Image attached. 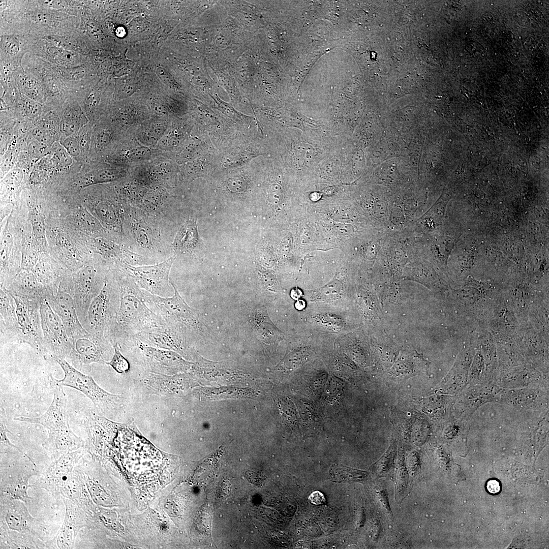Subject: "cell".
<instances>
[{"label": "cell", "mask_w": 549, "mask_h": 549, "mask_svg": "<svg viewBox=\"0 0 549 549\" xmlns=\"http://www.w3.org/2000/svg\"><path fill=\"white\" fill-rule=\"evenodd\" d=\"M114 351L111 359L106 364L111 366L118 373H125L130 369V364L128 360L120 351V348L117 344L113 346Z\"/></svg>", "instance_id": "484cf974"}, {"label": "cell", "mask_w": 549, "mask_h": 549, "mask_svg": "<svg viewBox=\"0 0 549 549\" xmlns=\"http://www.w3.org/2000/svg\"><path fill=\"white\" fill-rule=\"evenodd\" d=\"M408 475L407 470L403 463L400 464L396 475V496L398 499H401L407 487Z\"/></svg>", "instance_id": "83f0119b"}, {"label": "cell", "mask_w": 549, "mask_h": 549, "mask_svg": "<svg viewBox=\"0 0 549 549\" xmlns=\"http://www.w3.org/2000/svg\"><path fill=\"white\" fill-rule=\"evenodd\" d=\"M64 373L60 380L50 377L52 386H68L82 392L93 403L96 411L103 416H110L121 405L120 395L111 394L100 387L93 378L78 370L64 359L56 362Z\"/></svg>", "instance_id": "5b68a950"}, {"label": "cell", "mask_w": 549, "mask_h": 549, "mask_svg": "<svg viewBox=\"0 0 549 549\" xmlns=\"http://www.w3.org/2000/svg\"><path fill=\"white\" fill-rule=\"evenodd\" d=\"M122 261L121 263L132 266L152 265L159 263L158 260L134 252L126 246L121 244Z\"/></svg>", "instance_id": "7402d4cb"}, {"label": "cell", "mask_w": 549, "mask_h": 549, "mask_svg": "<svg viewBox=\"0 0 549 549\" xmlns=\"http://www.w3.org/2000/svg\"><path fill=\"white\" fill-rule=\"evenodd\" d=\"M170 283L174 294L169 297H162L142 290L148 306L168 325L177 327L180 324L194 331H198L200 325L196 311L189 307L181 297L170 278Z\"/></svg>", "instance_id": "52a82bcc"}, {"label": "cell", "mask_w": 549, "mask_h": 549, "mask_svg": "<svg viewBox=\"0 0 549 549\" xmlns=\"http://www.w3.org/2000/svg\"><path fill=\"white\" fill-rule=\"evenodd\" d=\"M28 477L25 476L13 480L7 488V493L14 499H19L25 501L30 498L27 494L28 487Z\"/></svg>", "instance_id": "603a6c76"}, {"label": "cell", "mask_w": 549, "mask_h": 549, "mask_svg": "<svg viewBox=\"0 0 549 549\" xmlns=\"http://www.w3.org/2000/svg\"><path fill=\"white\" fill-rule=\"evenodd\" d=\"M119 303L117 283L110 267L101 291L89 306L83 325L84 328L94 336L106 339V333L116 316Z\"/></svg>", "instance_id": "8992f818"}, {"label": "cell", "mask_w": 549, "mask_h": 549, "mask_svg": "<svg viewBox=\"0 0 549 549\" xmlns=\"http://www.w3.org/2000/svg\"><path fill=\"white\" fill-rule=\"evenodd\" d=\"M110 267V263L95 258L87 261L71 277L69 294L74 300L83 326L89 306L101 291Z\"/></svg>", "instance_id": "277c9868"}, {"label": "cell", "mask_w": 549, "mask_h": 549, "mask_svg": "<svg viewBox=\"0 0 549 549\" xmlns=\"http://www.w3.org/2000/svg\"><path fill=\"white\" fill-rule=\"evenodd\" d=\"M82 454V451L78 449L60 456L46 471L45 475L46 480L59 483L67 480L69 473Z\"/></svg>", "instance_id": "d6986e66"}, {"label": "cell", "mask_w": 549, "mask_h": 549, "mask_svg": "<svg viewBox=\"0 0 549 549\" xmlns=\"http://www.w3.org/2000/svg\"><path fill=\"white\" fill-rule=\"evenodd\" d=\"M125 245L132 251L159 262L169 258L166 227L144 210L124 203Z\"/></svg>", "instance_id": "7a4b0ae2"}, {"label": "cell", "mask_w": 549, "mask_h": 549, "mask_svg": "<svg viewBox=\"0 0 549 549\" xmlns=\"http://www.w3.org/2000/svg\"><path fill=\"white\" fill-rule=\"evenodd\" d=\"M70 339L65 359L78 370L89 371L93 363H106L112 357L113 345L106 339L87 333Z\"/></svg>", "instance_id": "9c48e42d"}, {"label": "cell", "mask_w": 549, "mask_h": 549, "mask_svg": "<svg viewBox=\"0 0 549 549\" xmlns=\"http://www.w3.org/2000/svg\"><path fill=\"white\" fill-rule=\"evenodd\" d=\"M7 416L5 409L1 407L0 411V435H1V452L14 451L17 450L22 453V451L16 446L11 443L7 437V433H11L7 426Z\"/></svg>", "instance_id": "cb8c5ba5"}, {"label": "cell", "mask_w": 549, "mask_h": 549, "mask_svg": "<svg viewBox=\"0 0 549 549\" xmlns=\"http://www.w3.org/2000/svg\"><path fill=\"white\" fill-rule=\"evenodd\" d=\"M301 295L302 292L298 289H293L291 291V296L294 299H298Z\"/></svg>", "instance_id": "e575fe53"}, {"label": "cell", "mask_w": 549, "mask_h": 549, "mask_svg": "<svg viewBox=\"0 0 549 549\" xmlns=\"http://www.w3.org/2000/svg\"><path fill=\"white\" fill-rule=\"evenodd\" d=\"M330 474L334 479L349 481L363 480L367 477L365 472L348 468L347 467H337L331 470Z\"/></svg>", "instance_id": "d4e9b609"}, {"label": "cell", "mask_w": 549, "mask_h": 549, "mask_svg": "<svg viewBox=\"0 0 549 549\" xmlns=\"http://www.w3.org/2000/svg\"><path fill=\"white\" fill-rule=\"evenodd\" d=\"M486 488L490 493L494 494L498 493L500 490V483L495 479L490 480L487 483Z\"/></svg>", "instance_id": "d6a6232c"}, {"label": "cell", "mask_w": 549, "mask_h": 549, "mask_svg": "<svg viewBox=\"0 0 549 549\" xmlns=\"http://www.w3.org/2000/svg\"><path fill=\"white\" fill-rule=\"evenodd\" d=\"M379 498L384 509L389 514H392L390 508L387 494L385 490H381L379 493Z\"/></svg>", "instance_id": "4dcf8cb0"}, {"label": "cell", "mask_w": 549, "mask_h": 549, "mask_svg": "<svg viewBox=\"0 0 549 549\" xmlns=\"http://www.w3.org/2000/svg\"><path fill=\"white\" fill-rule=\"evenodd\" d=\"M33 134L35 138L42 142H47L49 139L47 132L40 128L35 129Z\"/></svg>", "instance_id": "1f68e13d"}, {"label": "cell", "mask_w": 549, "mask_h": 549, "mask_svg": "<svg viewBox=\"0 0 549 549\" xmlns=\"http://www.w3.org/2000/svg\"><path fill=\"white\" fill-rule=\"evenodd\" d=\"M6 289L10 292L40 302L47 297L45 287L32 270L22 269Z\"/></svg>", "instance_id": "2e32d148"}, {"label": "cell", "mask_w": 549, "mask_h": 549, "mask_svg": "<svg viewBox=\"0 0 549 549\" xmlns=\"http://www.w3.org/2000/svg\"><path fill=\"white\" fill-rule=\"evenodd\" d=\"M78 128V125L72 122L66 121L62 125V129L65 133L69 135L76 131Z\"/></svg>", "instance_id": "836d02e7"}, {"label": "cell", "mask_w": 549, "mask_h": 549, "mask_svg": "<svg viewBox=\"0 0 549 549\" xmlns=\"http://www.w3.org/2000/svg\"><path fill=\"white\" fill-rule=\"evenodd\" d=\"M94 250L111 263H121V244L105 237H96L91 240Z\"/></svg>", "instance_id": "ffe728a7"}, {"label": "cell", "mask_w": 549, "mask_h": 549, "mask_svg": "<svg viewBox=\"0 0 549 549\" xmlns=\"http://www.w3.org/2000/svg\"><path fill=\"white\" fill-rule=\"evenodd\" d=\"M177 256H173L155 264L132 266L119 263H112L130 276L142 290L162 297L174 294L170 283L169 273Z\"/></svg>", "instance_id": "ba28073f"}, {"label": "cell", "mask_w": 549, "mask_h": 549, "mask_svg": "<svg viewBox=\"0 0 549 549\" xmlns=\"http://www.w3.org/2000/svg\"><path fill=\"white\" fill-rule=\"evenodd\" d=\"M132 339L152 347L167 350H176L180 346L177 328L166 323L142 331Z\"/></svg>", "instance_id": "9a60e30c"}, {"label": "cell", "mask_w": 549, "mask_h": 549, "mask_svg": "<svg viewBox=\"0 0 549 549\" xmlns=\"http://www.w3.org/2000/svg\"><path fill=\"white\" fill-rule=\"evenodd\" d=\"M119 294L116 316L106 335L113 345H124L142 331L166 323L148 306L142 289L126 272L111 264Z\"/></svg>", "instance_id": "6da1fadb"}, {"label": "cell", "mask_w": 549, "mask_h": 549, "mask_svg": "<svg viewBox=\"0 0 549 549\" xmlns=\"http://www.w3.org/2000/svg\"><path fill=\"white\" fill-rule=\"evenodd\" d=\"M163 155L170 156L155 147L140 144L132 135L120 144L110 159L113 164L131 169Z\"/></svg>", "instance_id": "7c38bea8"}, {"label": "cell", "mask_w": 549, "mask_h": 549, "mask_svg": "<svg viewBox=\"0 0 549 549\" xmlns=\"http://www.w3.org/2000/svg\"><path fill=\"white\" fill-rule=\"evenodd\" d=\"M305 306L306 303L303 300H298L295 303V307L298 310L303 309L305 307Z\"/></svg>", "instance_id": "d590c367"}, {"label": "cell", "mask_w": 549, "mask_h": 549, "mask_svg": "<svg viewBox=\"0 0 549 549\" xmlns=\"http://www.w3.org/2000/svg\"><path fill=\"white\" fill-rule=\"evenodd\" d=\"M23 513L14 509H11L6 515V521L9 528L12 530L23 532L26 528L27 520Z\"/></svg>", "instance_id": "4316f807"}, {"label": "cell", "mask_w": 549, "mask_h": 549, "mask_svg": "<svg viewBox=\"0 0 549 549\" xmlns=\"http://www.w3.org/2000/svg\"><path fill=\"white\" fill-rule=\"evenodd\" d=\"M309 499L315 505H321L325 502V498L323 494L319 491L313 492L310 495Z\"/></svg>", "instance_id": "f546056e"}, {"label": "cell", "mask_w": 549, "mask_h": 549, "mask_svg": "<svg viewBox=\"0 0 549 549\" xmlns=\"http://www.w3.org/2000/svg\"><path fill=\"white\" fill-rule=\"evenodd\" d=\"M52 387L54 388L53 399L44 414L38 417H20L14 419L42 425L48 433V437L43 443V445L51 449L60 450L72 446L78 436L69 426L67 398L63 387Z\"/></svg>", "instance_id": "3957f363"}, {"label": "cell", "mask_w": 549, "mask_h": 549, "mask_svg": "<svg viewBox=\"0 0 549 549\" xmlns=\"http://www.w3.org/2000/svg\"><path fill=\"white\" fill-rule=\"evenodd\" d=\"M171 123L169 119L162 116L149 118L137 129L134 136L140 144L155 147Z\"/></svg>", "instance_id": "e0dca14e"}, {"label": "cell", "mask_w": 549, "mask_h": 549, "mask_svg": "<svg viewBox=\"0 0 549 549\" xmlns=\"http://www.w3.org/2000/svg\"><path fill=\"white\" fill-rule=\"evenodd\" d=\"M0 292L1 344L19 343L18 324L15 300L6 288L1 287Z\"/></svg>", "instance_id": "5bb4252c"}, {"label": "cell", "mask_w": 549, "mask_h": 549, "mask_svg": "<svg viewBox=\"0 0 549 549\" xmlns=\"http://www.w3.org/2000/svg\"><path fill=\"white\" fill-rule=\"evenodd\" d=\"M180 125L171 122L155 148L172 157L173 152L176 150L185 136L184 127Z\"/></svg>", "instance_id": "44dd1931"}, {"label": "cell", "mask_w": 549, "mask_h": 549, "mask_svg": "<svg viewBox=\"0 0 549 549\" xmlns=\"http://www.w3.org/2000/svg\"><path fill=\"white\" fill-rule=\"evenodd\" d=\"M9 292L16 303L19 343L28 344L42 356L44 340L40 312L41 302Z\"/></svg>", "instance_id": "8fae6325"}, {"label": "cell", "mask_w": 549, "mask_h": 549, "mask_svg": "<svg viewBox=\"0 0 549 549\" xmlns=\"http://www.w3.org/2000/svg\"><path fill=\"white\" fill-rule=\"evenodd\" d=\"M200 245L196 221L188 219L176 234L171 247L177 256L179 253L194 252Z\"/></svg>", "instance_id": "ac0fdd59"}, {"label": "cell", "mask_w": 549, "mask_h": 549, "mask_svg": "<svg viewBox=\"0 0 549 549\" xmlns=\"http://www.w3.org/2000/svg\"><path fill=\"white\" fill-rule=\"evenodd\" d=\"M65 146L68 151L73 156H76L79 152V146L77 141L74 138H69L66 140Z\"/></svg>", "instance_id": "f1b7e54d"}, {"label": "cell", "mask_w": 549, "mask_h": 549, "mask_svg": "<svg viewBox=\"0 0 549 549\" xmlns=\"http://www.w3.org/2000/svg\"><path fill=\"white\" fill-rule=\"evenodd\" d=\"M46 299L61 319L69 338L89 333L80 322L75 302L70 294L59 290L55 295H48Z\"/></svg>", "instance_id": "4fadbf2b"}, {"label": "cell", "mask_w": 549, "mask_h": 549, "mask_svg": "<svg viewBox=\"0 0 549 549\" xmlns=\"http://www.w3.org/2000/svg\"><path fill=\"white\" fill-rule=\"evenodd\" d=\"M40 312L44 340L42 356L50 362L65 359L70 348V339L61 319L46 299L41 302Z\"/></svg>", "instance_id": "30bf717a"}]
</instances>
